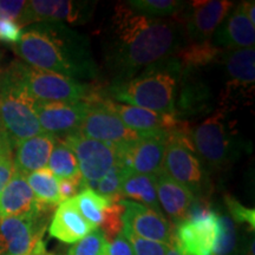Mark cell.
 Returning a JSON list of instances; mask_svg holds the SVG:
<instances>
[{
    "mask_svg": "<svg viewBox=\"0 0 255 255\" xmlns=\"http://www.w3.org/2000/svg\"><path fill=\"white\" fill-rule=\"evenodd\" d=\"M186 32L177 19L151 18L120 2L105 32L104 59L113 83L126 82L152 64L176 55Z\"/></svg>",
    "mask_w": 255,
    "mask_h": 255,
    "instance_id": "obj_1",
    "label": "cell"
},
{
    "mask_svg": "<svg viewBox=\"0 0 255 255\" xmlns=\"http://www.w3.org/2000/svg\"><path fill=\"white\" fill-rule=\"evenodd\" d=\"M14 50L25 64L34 69L76 81L94 79L98 75L89 38L65 24H36L23 32Z\"/></svg>",
    "mask_w": 255,
    "mask_h": 255,
    "instance_id": "obj_2",
    "label": "cell"
},
{
    "mask_svg": "<svg viewBox=\"0 0 255 255\" xmlns=\"http://www.w3.org/2000/svg\"><path fill=\"white\" fill-rule=\"evenodd\" d=\"M182 68L175 56L152 64L126 82L113 83L108 91L117 103L175 115Z\"/></svg>",
    "mask_w": 255,
    "mask_h": 255,
    "instance_id": "obj_3",
    "label": "cell"
},
{
    "mask_svg": "<svg viewBox=\"0 0 255 255\" xmlns=\"http://www.w3.org/2000/svg\"><path fill=\"white\" fill-rule=\"evenodd\" d=\"M5 75L38 102L87 101L94 94L84 83L21 62L12 63Z\"/></svg>",
    "mask_w": 255,
    "mask_h": 255,
    "instance_id": "obj_4",
    "label": "cell"
},
{
    "mask_svg": "<svg viewBox=\"0 0 255 255\" xmlns=\"http://www.w3.org/2000/svg\"><path fill=\"white\" fill-rule=\"evenodd\" d=\"M36 100L5 75L0 77V128L12 146L43 133Z\"/></svg>",
    "mask_w": 255,
    "mask_h": 255,
    "instance_id": "obj_5",
    "label": "cell"
},
{
    "mask_svg": "<svg viewBox=\"0 0 255 255\" xmlns=\"http://www.w3.org/2000/svg\"><path fill=\"white\" fill-rule=\"evenodd\" d=\"M199 158L210 168L223 169L238 158L239 146L221 111H216L191 130L189 136Z\"/></svg>",
    "mask_w": 255,
    "mask_h": 255,
    "instance_id": "obj_6",
    "label": "cell"
},
{
    "mask_svg": "<svg viewBox=\"0 0 255 255\" xmlns=\"http://www.w3.org/2000/svg\"><path fill=\"white\" fill-rule=\"evenodd\" d=\"M163 171L176 182L187 187L196 197H205L203 193L209 186L208 175L186 131L169 133Z\"/></svg>",
    "mask_w": 255,
    "mask_h": 255,
    "instance_id": "obj_7",
    "label": "cell"
},
{
    "mask_svg": "<svg viewBox=\"0 0 255 255\" xmlns=\"http://www.w3.org/2000/svg\"><path fill=\"white\" fill-rule=\"evenodd\" d=\"M45 213L0 219V255H50L43 242Z\"/></svg>",
    "mask_w": 255,
    "mask_h": 255,
    "instance_id": "obj_8",
    "label": "cell"
},
{
    "mask_svg": "<svg viewBox=\"0 0 255 255\" xmlns=\"http://www.w3.org/2000/svg\"><path fill=\"white\" fill-rule=\"evenodd\" d=\"M62 141L75 152L85 188L92 189L121 159V148L89 138L79 131L63 136Z\"/></svg>",
    "mask_w": 255,
    "mask_h": 255,
    "instance_id": "obj_9",
    "label": "cell"
},
{
    "mask_svg": "<svg viewBox=\"0 0 255 255\" xmlns=\"http://www.w3.org/2000/svg\"><path fill=\"white\" fill-rule=\"evenodd\" d=\"M100 97V95L94 94L87 100L88 111L78 129L82 135L117 148L132 144L145 135L146 132L136 131L127 127L116 114L102 104Z\"/></svg>",
    "mask_w": 255,
    "mask_h": 255,
    "instance_id": "obj_10",
    "label": "cell"
},
{
    "mask_svg": "<svg viewBox=\"0 0 255 255\" xmlns=\"http://www.w3.org/2000/svg\"><path fill=\"white\" fill-rule=\"evenodd\" d=\"M234 2L227 0H195L186 2L176 19L190 43L210 40L216 28L231 13Z\"/></svg>",
    "mask_w": 255,
    "mask_h": 255,
    "instance_id": "obj_11",
    "label": "cell"
},
{
    "mask_svg": "<svg viewBox=\"0 0 255 255\" xmlns=\"http://www.w3.org/2000/svg\"><path fill=\"white\" fill-rule=\"evenodd\" d=\"M219 237V216L213 209L200 219H184L175 226L173 244L181 255H214Z\"/></svg>",
    "mask_w": 255,
    "mask_h": 255,
    "instance_id": "obj_12",
    "label": "cell"
},
{
    "mask_svg": "<svg viewBox=\"0 0 255 255\" xmlns=\"http://www.w3.org/2000/svg\"><path fill=\"white\" fill-rule=\"evenodd\" d=\"M96 2L73 0H32L27 1L21 24L58 23L79 25L90 20Z\"/></svg>",
    "mask_w": 255,
    "mask_h": 255,
    "instance_id": "obj_13",
    "label": "cell"
},
{
    "mask_svg": "<svg viewBox=\"0 0 255 255\" xmlns=\"http://www.w3.org/2000/svg\"><path fill=\"white\" fill-rule=\"evenodd\" d=\"M167 132H146L138 141L121 148V163L130 173L158 175L163 171Z\"/></svg>",
    "mask_w": 255,
    "mask_h": 255,
    "instance_id": "obj_14",
    "label": "cell"
},
{
    "mask_svg": "<svg viewBox=\"0 0 255 255\" xmlns=\"http://www.w3.org/2000/svg\"><path fill=\"white\" fill-rule=\"evenodd\" d=\"M121 203L123 206V228L145 240L171 245L173 228L162 213L131 200H121Z\"/></svg>",
    "mask_w": 255,
    "mask_h": 255,
    "instance_id": "obj_15",
    "label": "cell"
},
{
    "mask_svg": "<svg viewBox=\"0 0 255 255\" xmlns=\"http://www.w3.org/2000/svg\"><path fill=\"white\" fill-rule=\"evenodd\" d=\"M87 101L36 102L38 121L44 132L58 137L78 131L88 111Z\"/></svg>",
    "mask_w": 255,
    "mask_h": 255,
    "instance_id": "obj_16",
    "label": "cell"
},
{
    "mask_svg": "<svg viewBox=\"0 0 255 255\" xmlns=\"http://www.w3.org/2000/svg\"><path fill=\"white\" fill-rule=\"evenodd\" d=\"M102 104L120 117L130 129L141 132H177L184 131V124L175 115L156 113L100 97Z\"/></svg>",
    "mask_w": 255,
    "mask_h": 255,
    "instance_id": "obj_17",
    "label": "cell"
},
{
    "mask_svg": "<svg viewBox=\"0 0 255 255\" xmlns=\"http://www.w3.org/2000/svg\"><path fill=\"white\" fill-rule=\"evenodd\" d=\"M210 41L226 51L254 47L255 28L245 13L242 2L220 24Z\"/></svg>",
    "mask_w": 255,
    "mask_h": 255,
    "instance_id": "obj_18",
    "label": "cell"
},
{
    "mask_svg": "<svg viewBox=\"0 0 255 255\" xmlns=\"http://www.w3.org/2000/svg\"><path fill=\"white\" fill-rule=\"evenodd\" d=\"M49 212L38 205L27 184L26 175L14 171L7 186L0 194V219L24 216L34 213Z\"/></svg>",
    "mask_w": 255,
    "mask_h": 255,
    "instance_id": "obj_19",
    "label": "cell"
},
{
    "mask_svg": "<svg viewBox=\"0 0 255 255\" xmlns=\"http://www.w3.org/2000/svg\"><path fill=\"white\" fill-rule=\"evenodd\" d=\"M97 229L83 218L73 199L63 201L51 220L49 233L64 244H76Z\"/></svg>",
    "mask_w": 255,
    "mask_h": 255,
    "instance_id": "obj_20",
    "label": "cell"
},
{
    "mask_svg": "<svg viewBox=\"0 0 255 255\" xmlns=\"http://www.w3.org/2000/svg\"><path fill=\"white\" fill-rule=\"evenodd\" d=\"M156 191L159 206L175 226L187 218L191 205L196 196L187 187L176 182L164 171L156 175Z\"/></svg>",
    "mask_w": 255,
    "mask_h": 255,
    "instance_id": "obj_21",
    "label": "cell"
},
{
    "mask_svg": "<svg viewBox=\"0 0 255 255\" xmlns=\"http://www.w3.org/2000/svg\"><path fill=\"white\" fill-rule=\"evenodd\" d=\"M58 137L43 132L18 143L14 146L13 164L15 171L27 175L47 167L50 155Z\"/></svg>",
    "mask_w": 255,
    "mask_h": 255,
    "instance_id": "obj_22",
    "label": "cell"
},
{
    "mask_svg": "<svg viewBox=\"0 0 255 255\" xmlns=\"http://www.w3.org/2000/svg\"><path fill=\"white\" fill-rule=\"evenodd\" d=\"M227 73V92L234 90H254L255 83V50L240 49L225 51L220 58Z\"/></svg>",
    "mask_w": 255,
    "mask_h": 255,
    "instance_id": "obj_23",
    "label": "cell"
},
{
    "mask_svg": "<svg viewBox=\"0 0 255 255\" xmlns=\"http://www.w3.org/2000/svg\"><path fill=\"white\" fill-rule=\"evenodd\" d=\"M120 197L132 199L137 203H141L157 213H162L157 200L155 175L130 173L122 183Z\"/></svg>",
    "mask_w": 255,
    "mask_h": 255,
    "instance_id": "obj_24",
    "label": "cell"
},
{
    "mask_svg": "<svg viewBox=\"0 0 255 255\" xmlns=\"http://www.w3.org/2000/svg\"><path fill=\"white\" fill-rule=\"evenodd\" d=\"M26 181L40 207L50 210L62 203L59 195V180L47 167L27 174Z\"/></svg>",
    "mask_w": 255,
    "mask_h": 255,
    "instance_id": "obj_25",
    "label": "cell"
},
{
    "mask_svg": "<svg viewBox=\"0 0 255 255\" xmlns=\"http://www.w3.org/2000/svg\"><path fill=\"white\" fill-rule=\"evenodd\" d=\"M225 51L226 50L215 46L210 40H206L199 41V43H189L187 45L184 44L177 51L175 57L180 62L182 71H194L201 66L220 60Z\"/></svg>",
    "mask_w": 255,
    "mask_h": 255,
    "instance_id": "obj_26",
    "label": "cell"
},
{
    "mask_svg": "<svg viewBox=\"0 0 255 255\" xmlns=\"http://www.w3.org/2000/svg\"><path fill=\"white\" fill-rule=\"evenodd\" d=\"M73 200L83 218L96 228L101 227L103 223L104 216L111 203L115 201H120L101 195L97 191L89 189V188L83 189L77 196L73 197Z\"/></svg>",
    "mask_w": 255,
    "mask_h": 255,
    "instance_id": "obj_27",
    "label": "cell"
},
{
    "mask_svg": "<svg viewBox=\"0 0 255 255\" xmlns=\"http://www.w3.org/2000/svg\"><path fill=\"white\" fill-rule=\"evenodd\" d=\"M47 168L58 180H69L81 175L75 152L59 138L51 152Z\"/></svg>",
    "mask_w": 255,
    "mask_h": 255,
    "instance_id": "obj_28",
    "label": "cell"
},
{
    "mask_svg": "<svg viewBox=\"0 0 255 255\" xmlns=\"http://www.w3.org/2000/svg\"><path fill=\"white\" fill-rule=\"evenodd\" d=\"M128 6L137 13L151 18L177 15L186 2L180 0H129Z\"/></svg>",
    "mask_w": 255,
    "mask_h": 255,
    "instance_id": "obj_29",
    "label": "cell"
},
{
    "mask_svg": "<svg viewBox=\"0 0 255 255\" xmlns=\"http://www.w3.org/2000/svg\"><path fill=\"white\" fill-rule=\"evenodd\" d=\"M130 171L120 162H117L113 168L108 171L107 175L95 184L92 190L97 191L101 195L111 197L115 200H121L120 190Z\"/></svg>",
    "mask_w": 255,
    "mask_h": 255,
    "instance_id": "obj_30",
    "label": "cell"
},
{
    "mask_svg": "<svg viewBox=\"0 0 255 255\" xmlns=\"http://www.w3.org/2000/svg\"><path fill=\"white\" fill-rule=\"evenodd\" d=\"M219 237L214 255H235L238 248V234L231 216L219 214Z\"/></svg>",
    "mask_w": 255,
    "mask_h": 255,
    "instance_id": "obj_31",
    "label": "cell"
},
{
    "mask_svg": "<svg viewBox=\"0 0 255 255\" xmlns=\"http://www.w3.org/2000/svg\"><path fill=\"white\" fill-rule=\"evenodd\" d=\"M108 240L100 228L73 244L64 255H107Z\"/></svg>",
    "mask_w": 255,
    "mask_h": 255,
    "instance_id": "obj_32",
    "label": "cell"
},
{
    "mask_svg": "<svg viewBox=\"0 0 255 255\" xmlns=\"http://www.w3.org/2000/svg\"><path fill=\"white\" fill-rule=\"evenodd\" d=\"M122 232L126 235L128 241L130 242V245H131L135 255H167L168 253L170 245L145 240V239L137 237L127 228H122Z\"/></svg>",
    "mask_w": 255,
    "mask_h": 255,
    "instance_id": "obj_33",
    "label": "cell"
},
{
    "mask_svg": "<svg viewBox=\"0 0 255 255\" xmlns=\"http://www.w3.org/2000/svg\"><path fill=\"white\" fill-rule=\"evenodd\" d=\"M225 203L227 206L232 220L238 223L247 225L252 232L255 228V210L253 208H247L241 205L239 201L232 195H225Z\"/></svg>",
    "mask_w": 255,
    "mask_h": 255,
    "instance_id": "obj_34",
    "label": "cell"
},
{
    "mask_svg": "<svg viewBox=\"0 0 255 255\" xmlns=\"http://www.w3.org/2000/svg\"><path fill=\"white\" fill-rule=\"evenodd\" d=\"M23 36V28L18 21L0 18V41L17 45Z\"/></svg>",
    "mask_w": 255,
    "mask_h": 255,
    "instance_id": "obj_35",
    "label": "cell"
},
{
    "mask_svg": "<svg viewBox=\"0 0 255 255\" xmlns=\"http://www.w3.org/2000/svg\"><path fill=\"white\" fill-rule=\"evenodd\" d=\"M27 1L23 0H0V18L21 21ZM20 24V23H19Z\"/></svg>",
    "mask_w": 255,
    "mask_h": 255,
    "instance_id": "obj_36",
    "label": "cell"
},
{
    "mask_svg": "<svg viewBox=\"0 0 255 255\" xmlns=\"http://www.w3.org/2000/svg\"><path fill=\"white\" fill-rule=\"evenodd\" d=\"M59 195L63 201L73 199L77 196L83 189H85V183L82 175L69 178V180H59Z\"/></svg>",
    "mask_w": 255,
    "mask_h": 255,
    "instance_id": "obj_37",
    "label": "cell"
},
{
    "mask_svg": "<svg viewBox=\"0 0 255 255\" xmlns=\"http://www.w3.org/2000/svg\"><path fill=\"white\" fill-rule=\"evenodd\" d=\"M107 255H135L131 245L123 232L117 234L111 241H108Z\"/></svg>",
    "mask_w": 255,
    "mask_h": 255,
    "instance_id": "obj_38",
    "label": "cell"
},
{
    "mask_svg": "<svg viewBox=\"0 0 255 255\" xmlns=\"http://www.w3.org/2000/svg\"><path fill=\"white\" fill-rule=\"evenodd\" d=\"M15 169L13 164V159L11 157L0 158V194L7 186L12 176H13Z\"/></svg>",
    "mask_w": 255,
    "mask_h": 255,
    "instance_id": "obj_39",
    "label": "cell"
},
{
    "mask_svg": "<svg viewBox=\"0 0 255 255\" xmlns=\"http://www.w3.org/2000/svg\"><path fill=\"white\" fill-rule=\"evenodd\" d=\"M12 150H13V146H12L11 142L8 141L7 136L5 135V132L2 131V129L0 128V158L1 157L12 158Z\"/></svg>",
    "mask_w": 255,
    "mask_h": 255,
    "instance_id": "obj_40",
    "label": "cell"
},
{
    "mask_svg": "<svg viewBox=\"0 0 255 255\" xmlns=\"http://www.w3.org/2000/svg\"><path fill=\"white\" fill-rule=\"evenodd\" d=\"M244 5V9H245V13L250 19V21L255 26V2L254 1H244L242 2Z\"/></svg>",
    "mask_w": 255,
    "mask_h": 255,
    "instance_id": "obj_41",
    "label": "cell"
},
{
    "mask_svg": "<svg viewBox=\"0 0 255 255\" xmlns=\"http://www.w3.org/2000/svg\"><path fill=\"white\" fill-rule=\"evenodd\" d=\"M167 255H181L180 252L177 251V248L174 246L173 242H171V245H170V246H169V250H168Z\"/></svg>",
    "mask_w": 255,
    "mask_h": 255,
    "instance_id": "obj_42",
    "label": "cell"
},
{
    "mask_svg": "<svg viewBox=\"0 0 255 255\" xmlns=\"http://www.w3.org/2000/svg\"><path fill=\"white\" fill-rule=\"evenodd\" d=\"M50 255H51V254H50Z\"/></svg>",
    "mask_w": 255,
    "mask_h": 255,
    "instance_id": "obj_43",
    "label": "cell"
}]
</instances>
